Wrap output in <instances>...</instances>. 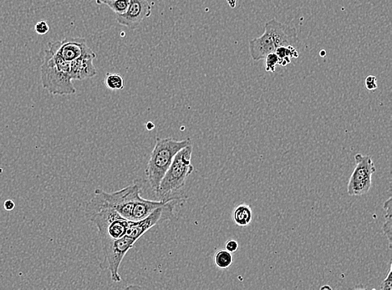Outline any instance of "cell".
<instances>
[{
    "label": "cell",
    "instance_id": "obj_1",
    "mask_svg": "<svg viewBox=\"0 0 392 290\" xmlns=\"http://www.w3.org/2000/svg\"><path fill=\"white\" fill-rule=\"evenodd\" d=\"M140 184L135 182L119 191L107 192L96 189L98 193L121 216L129 221L136 222L149 216L154 210L165 204L162 201L143 199Z\"/></svg>",
    "mask_w": 392,
    "mask_h": 290
},
{
    "label": "cell",
    "instance_id": "obj_2",
    "mask_svg": "<svg viewBox=\"0 0 392 290\" xmlns=\"http://www.w3.org/2000/svg\"><path fill=\"white\" fill-rule=\"evenodd\" d=\"M85 216L98 228L100 238H119L125 236L130 222L121 216L103 197L96 192L86 204Z\"/></svg>",
    "mask_w": 392,
    "mask_h": 290
},
{
    "label": "cell",
    "instance_id": "obj_3",
    "mask_svg": "<svg viewBox=\"0 0 392 290\" xmlns=\"http://www.w3.org/2000/svg\"><path fill=\"white\" fill-rule=\"evenodd\" d=\"M191 144L192 142L189 138L181 141L171 137L157 138L145 169L147 182L155 192L158 191L160 183L176 155L185 146Z\"/></svg>",
    "mask_w": 392,
    "mask_h": 290
},
{
    "label": "cell",
    "instance_id": "obj_4",
    "mask_svg": "<svg viewBox=\"0 0 392 290\" xmlns=\"http://www.w3.org/2000/svg\"><path fill=\"white\" fill-rule=\"evenodd\" d=\"M193 151V146L191 144L176 155L156 192L160 201L167 203L172 199H178L174 197L175 193L185 186L188 176L195 170L192 164Z\"/></svg>",
    "mask_w": 392,
    "mask_h": 290
},
{
    "label": "cell",
    "instance_id": "obj_5",
    "mask_svg": "<svg viewBox=\"0 0 392 290\" xmlns=\"http://www.w3.org/2000/svg\"><path fill=\"white\" fill-rule=\"evenodd\" d=\"M40 72L42 86L50 94L63 96L74 95L77 92L70 77V62L63 61L49 49L45 52Z\"/></svg>",
    "mask_w": 392,
    "mask_h": 290
},
{
    "label": "cell",
    "instance_id": "obj_6",
    "mask_svg": "<svg viewBox=\"0 0 392 290\" xmlns=\"http://www.w3.org/2000/svg\"><path fill=\"white\" fill-rule=\"evenodd\" d=\"M103 260L100 263L101 270H108L113 282L121 281L119 270L126 254L133 249L137 242V239L128 235L119 238H100Z\"/></svg>",
    "mask_w": 392,
    "mask_h": 290
},
{
    "label": "cell",
    "instance_id": "obj_7",
    "mask_svg": "<svg viewBox=\"0 0 392 290\" xmlns=\"http://www.w3.org/2000/svg\"><path fill=\"white\" fill-rule=\"evenodd\" d=\"M356 167L349 178L347 192L349 196L361 197L370 191L372 185V176L377 171L370 155L361 153L355 155Z\"/></svg>",
    "mask_w": 392,
    "mask_h": 290
},
{
    "label": "cell",
    "instance_id": "obj_8",
    "mask_svg": "<svg viewBox=\"0 0 392 290\" xmlns=\"http://www.w3.org/2000/svg\"><path fill=\"white\" fill-rule=\"evenodd\" d=\"M179 199H172L151 213L149 216L142 220L130 222L126 235L129 237L137 239L141 238L147 231L153 229V227L162 222L171 220L174 217V209L179 204Z\"/></svg>",
    "mask_w": 392,
    "mask_h": 290
},
{
    "label": "cell",
    "instance_id": "obj_9",
    "mask_svg": "<svg viewBox=\"0 0 392 290\" xmlns=\"http://www.w3.org/2000/svg\"><path fill=\"white\" fill-rule=\"evenodd\" d=\"M48 49L66 62L82 58L96 59V54L82 37L66 38L64 40L52 42Z\"/></svg>",
    "mask_w": 392,
    "mask_h": 290
},
{
    "label": "cell",
    "instance_id": "obj_10",
    "mask_svg": "<svg viewBox=\"0 0 392 290\" xmlns=\"http://www.w3.org/2000/svg\"><path fill=\"white\" fill-rule=\"evenodd\" d=\"M151 15V6L147 0H130L128 10L116 15L117 23L130 29H136L143 20Z\"/></svg>",
    "mask_w": 392,
    "mask_h": 290
},
{
    "label": "cell",
    "instance_id": "obj_11",
    "mask_svg": "<svg viewBox=\"0 0 392 290\" xmlns=\"http://www.w3.org/2000/svg\"><path fill=\"white\" fill-rule=\"evenodd\" d=\"M264 31L271 33L273 42L278 47L280 46H294L299 43V37L296 29L288 24L280 22L276 19L269 20L265 24Z\"/></svg>",
    "mask_w": 392,
    "mask_h": 290
},
{
    "label": "cell",
    "instance_id": "obj_12",
    "mask_svg": "<svg viewBox=\"0 0 392 290\" xmlns=\"http://www.w3.org/2000/svg\"><path fill=\"white\" fill-rule=\"evenodd\" d=\"M250 50L252 60L259 61L264 60L268 54L276 52V46L271 33L264 31L262 36L250 40Z\"/></svg>",
    "mask_w": 392,
    "mask_h": 290
},
{
    "label": "cell",
    "instance_id": "obj_13",
    "mask_svg": "<svg viewBox=\"0 0 392 290\" xmlns=\"http://www.w3.org/2000/svg\"><path fill=\"white\" fill-rule=\"evenodd\" d=\"M94 59L82 58L70 62V77L73 81H82V79L94 77L96 72L93 65Z\"/></svg>",
    "mask_w": 392,
    "mask_h": 290
},
{
    "label": "cell",
    "instance_id": "obj_14",
    "mask_svg": "<svg viewBox=\"0 0 392 290\" xmlns=\"http://www.w3.org/2000/svg\"><path fill=\"white\" fill-rule=\"evenodd\" d=\"M233 218L238 226L246 227L251 224L254 218V213L250 205L242 204L234 210Z\"/></svg>",
    "mask_w": 392,
    "mask_h": 290
},
{
    "label": "cell",
    "instance_id": "obj_15",
    "mask_svg": "<svg viewBox=\"0 0 392 290\" xmlns=\"http://www.w3.org/2000/svg\"><path fill=\"white\" fill-rule=\"evenodd\" d=\"M276 53L280 58L279 65L281 66H286L292 63V59L299 58V52L294 46H280L276 50Z\"/></svg>",
    "mask_w": 392,
    "mask_h": 290
},
{
    "label": "cell",
    "instance_id": "obj_16",
    "mask_svg": "<svg viewBox=\"0 0 392 290\" xmlns=\"http://www.w3.org/2000/svg\"><path fill=\"white\" fill-rule=\"evenodd\" d=\"M233 254L226 250H220L214 255V264L220 270H227L234 264Z\"/></svg>",
    "mask_w": 392,
    "mask_h": 290
},
{
    "label": "cell",
    "instance_id": "obj_17",
    "mask_svg": "<svg viewBox=\"0 0 392 290\" xmlns=\"http://www.w3.org/2000/svg\"><path fill=\"white\" fill-rule=\"evenodd\" d=\"M391 205H392L391 196H390L389 199L385 201L384 207H383V208H384L386 212V215H385L386 222L384 225H383V228H382L383 233H384L385 236L387 238V241H389L390 250H391V243H392Z\"/></svg>",
    "mask_w": 392,
    "mask_h": 290
},
{
    "label": "cell",
    "instance_id": "obj_18",
    "mask_svg": "<svg viewBox=\"0 0 392 290\" xmlns=\"http://www.w3.org/2000/svg\"><path fill=\"white\" fill-rule=\"evenodd\" d=\"M105 85L111 91L123 90L125 87L124 78L117 73H107L105 77Z\"/></svg>",
    "mask_w": 392,
    "mask_h": 290
},
{
    "label": "cell",
    "instance_id": "obj_19",
    "mask_svg": "<svg viewBox=\"0 0 392 290\" xmlns=\"http://www.w3.org/2000/svg\"><path fill=\"white\" fill-rule=\"evenodd\" d=\"M130 0H111L105 3L116 15H122L128 10Z\"/></svg>",
    "mask_w": 392,
    "mask_h": 290
},
{
    "label": "cell",
    "instance_id": "obj_20",
    "mask_svg": "<svg viewBox=\"0 0 392 290\" xmlns=\"http://www.w3.org/2000/svg\"><path fill=\"white\" fill-rule=\"evenodd\" d=\"M265 60V70L268 72H275L276 66L279 65L280 58L277 56L276 52L268 54L264 59Z\"/></svg>",
    "mask_w": 392,
    "mask_h": 290
},
{
    "label": "cell",
    "instance_id": "obj_21",
    "mask_svg": "<svg viewBox=\"0 0 392 290\" xmlns=\"http://www.w3.org/2000/svg\"><path fill=\"white\" fill-rule=\"evenodd\" d=\"M35 31L40 36H45L50 31V26L46 21H39L36 24Z\"/></svg>",
    "mask_w": 392,
    "mask_h": 290
},
{
    "label": "cell",
    "instance_id": "obj_22",
    "mask_svg": "<svg viewBox=\"0 0 392 290\" xmlns=\"http://www.w3.org/2000/svg\"><path fill=\"white\" fill-rule=\"evenodd\" d=\"M365 87L369 91H375L377 89V79L374 75H369L365 79Z\"/></svg>",
    "mask_w": 392,
    "mask_h": 290
},
{
    "label": "cell",
    "instance_id": "obj_23",
    "mask_svg": "<svg viewBox=\"0 0 392 290\" xmlns=\"http://www.w3.org/2000/svg\"><path fill=\"white\" fill-rule=\"evenodd\" d=\"M381 289L382 290H392V264H391V267H390L389 274H387L386 278L382 283Z\"/></svg>",
    "mask_w": 392,
    "mask_h": 290
},
{
    "label": "cell",
    "instance_id": "obj_24",
    "mask_svg": "<svg viewBox=\"0 0 392 290\" xmlns=\"http://www.w3.org/2000/svg\"><path fill=\"white\" fill-rule=\"evenodd\" d=\"M225 250L230 252L232 254L236 253V252L239 250V243L234 241V239H231V241L226 243Z\"/></svg>",
    "mask_w": 392,
    "mask_h": 290
},
{
    "label": "cell",
    "instance_id": "obj_25",
    "mask_svg": "<svg viewBox=\"0 0 392 290\" xmlns=\"http://www.w3.org/2000/svg\"><path fill=\"white\" fill-rule=\"evenodd\" d=\"M3 208L8 212L12 211V210H14L15 208V201L13 200H6V201H4Z\"/></svg>",
    "mask_w": 392,
    "mask_h": 290
},
{
    "label": "cell",
    "instance_id": "obj_26",
    "mask_svg": "<svg viewBox=\"0 0 392 290\" xmlns=\"http://www.w3.org/2000/svg\"><path fill=\"white\" fill-rule=\"evenodd\" d=\"M86 1L96 2L98 4H105L109 1H111V0H86Z\"/></svg>",
    "mask_w": 392,
    "mask_h": 290
},
{
    "label": "cell",
    "instance_id": "obj_27",
    "mask_svg": "<svg viewBox=\"0 0 392 290\" xmlns=\"http://www.w3.org/2000/svg\"><path fill=\"white\" fill-rule=\"evenodd\" d=\"M227 3H229L230 7L232 8H234L236 6V2H237V0H227Z\"/></svg>",
    "mask_w": 392,
    "mask_h": 290
},
{
    "label": "cell",
    "instance_id": "obj_28",
    "mask_svg": "<svg viewBox=\"0 0 392 290\" xmlns=\"http://www.w3.org/2000/svg\"><path fill=\"white\" fill-rule=\"evenodd\" d=\"M155 125L153 123H149L146 124V129L149 130V131H153Z\"/></svg>",
    "mask_w": 392,
    "mask_h": 290
},
{
    "label": "cell",
    "instance_id": "obj_29",
    "mask_svg": "<svg viewBox=\"0 0 392 290\" xmlns=\"http://www.w3.org/2000/svg\"><path fill=\"white\" fill-rule=\"evenodd\" d=\"M331 289L332 288L331 287H329V285H324V287L320 288V289L323 290V289Z\"/></svg>",
    "mask_w": 392,
    "mask_h": 290
},
{
    "label": "cell",
    "instance_id": "obj_30",
    "mask_svg": "<svg viewBox=\"0 0 392 290\" xmlns=\"http://www.w3.org/2000/svg\"><path fill=\"white\" fill-rule=\"evenodd\" d=\"M324 52H322V56L324 57Z\"/></svg>",
    "mask_w": 392,
    "mask_h": 290
}]
</instances>
